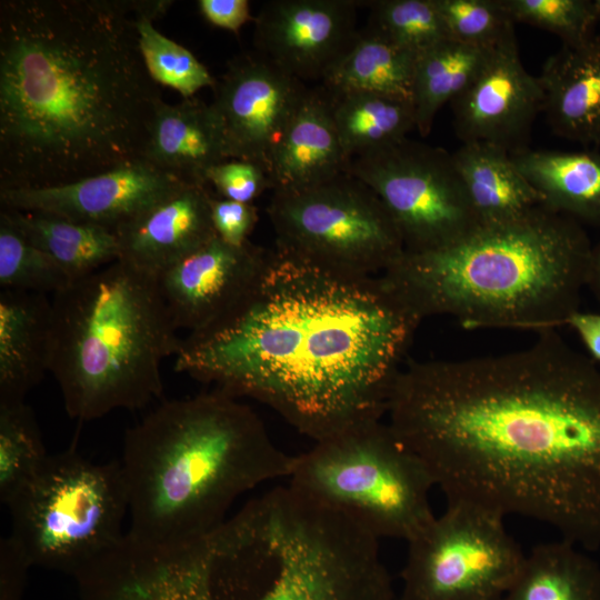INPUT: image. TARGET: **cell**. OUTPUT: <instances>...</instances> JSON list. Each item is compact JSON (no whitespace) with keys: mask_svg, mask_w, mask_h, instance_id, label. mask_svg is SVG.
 <instances>
[{"mask_svg":"<svg viewBox=\"0 0 600 600\" xmlns=\"http://www.w3.org/2000/svg\"><path fill=\"white\" fill-rule=\"evenodd\" d=\"M386 416L447 501L600 548V368L557 330L507 353L409 362Z\"/></svg>","mask_w":600,"mask_h":600,"instance_id":"6da1fadb","label":"cell"},{"mask_svg":"<svg viewBox=\"0 0 600 600\" xmlns=\"http://www.w3.org/2000/svg\"><path fill=\"white\" fill-rule=\"evenodd\" d=\"M212 89L210 104L227 158L254 161L270 171L272 152L307 87L253 51L231 59Z\"/></svg>","mask_w":600,"mask_h":600,"instance_id":"5bb4252c","label":"cell"},{"mask_svg":"<svg viewBox=\"0 0 600 600\" xmlns=\"http://www.w3.org/2000/svg\"><path fill=\"white\" fill-rule=\"evenodd\" d=\"M407 543L398 600H501L526 556L502 514L466 500Z\"/></svg>","mask_w":600,"mask_h":600,"instance_id":"8fae6325","label":"cell"},{"mask_svg":"<svg viewBox=\"0 0 600 600\" xmlns=\"http://www.w3.org/2000/svg\"><path fill=\"white\" fill-rule=\"evenodd\" d=\"M47 452L32 409L0 402V501L6 507L43 466Z\"/></svg>","mask_w":600,"mask_h":600,"instance_id":"4dcf8cb0","label":"cell"},{"mask_svg":"<svg viewBox=\"0 0 600 600\" xmlns=\"http://www.w3.org/2000/svg\"><path fill=\"white\" fill-rule=\"evenodd\" d=\"M267 213L277 247L339 274L380 276L404 251L382 201L349 172L308 188L273 190Z\"/></svg>","mask_w":600,"mask_h":600,"instance_id":"30bf717a","label":"cell"},{"mask_svg":"<svg viewBox=\"0 0 600 600\" xmlns=\"http://www.w3.org/2000/svg\"><path fill=\"white\" fill-rule=\"evenodd\" d=\"M353 0H273L253 18L254 51L303 82L321 80L354 39Z\"/></svg>","mask_w":600,"mask_h":600,"instance_id":"e0dca14e","label":"cell"},{"mask_svg":"<svg viewBox=\"0 0 600 600\" xmlns=\"http://www.w3.org/2000/svg\"><path fill=\"white\" fill-rule=\"evenodd\" d=\"M587 287L600 303V243L593 246Z\"/></svg>","mask_w":600,"mask_h":600,"instance_id":"ab89813d","label":"cell"},{"mask_svg":"<svg viewBox=\"0 0 600 600\" xmlns=\"http://www.w3.org/2000/svg\"><path fill=\"white\" fill-rule=\"evenodd\" d=\"M207 183L217 196L244 203H253L264 191L273 190L267 167L241 159H226L213 166L207 173Z\"/></svg>","mask_w":600,"mask_h":600,"instance_id":"d590c367","label":"cell"},{"mask_svg":"<svg viewBox=\"0 0 600 600\" xmlns=\"http://www.w3.org/2000/svg\"><path fill=\"white\" fill-rule=\"evenodd\" d=\"M22 234L70 277L83 278L119 259L114 232L57 216L1 208Z\"/></svg>","mask_w":600,"mask_h":600,"instance_id":"4316f807","label":"cell"},{"mask_svg":"<svg viewBox=\"0 0 600 600\" xmlns=\"http://www.w3.org/2000/svg\"><path fill=\"white\" fill-rule=\"evenodd\" d=\"M448 38L491 48L512 29L514 22L501 0H434Z\"/></svg>","mask_w":600,"mask_h":600,"instance_id":"e575fe53","label":"cell"},{"mask_svg":"<svg viewBox=\"0 0 600 600\" xmlns=\"http://www.w3.org/2000/svg\"><path fill=\"white\" fill-rule=\"evenodd\" d=\"M567 326L580 338L590 358L600 361V313L579 310L571 316Z\"/></svg>","mask_w":600,"mask_h":600,"instance_id":"f35d334b","label":"cell"},{"mask_svg":"<svg viewBox=\"0 0 600 600\" xmlns=\"http://www.w3.org/2000/svg\"><path fill=\"white\" fill-rule=\"evenodd\" d=\"M183 183L140 158L61 186L0 190V204L116 232Z\"/></svg>","mask_w":600,"mask_h":600,"instance_id":"2e32d148","label":"cell"},{"mask_svg":"<svg viewBox=\"0 0 600 600\" xmlns=\"http://www.w3.org/2000/svg\"><path fill=\"white\" fill-rule=\"evenodd\" d=\"M493 47L446 38L417 54L412 104L416 130L421 137L430 133L440 108L454 100L473 81Z\"/></svg>","mask_w":600,"mask_h":600,"instance_id":"83f0119b","label":"cell"},{"mask_svg":"<svg viewBox=\"0 0 600 600\" xmlns=\"http://www.w3.org/2000/svg\"><path fill=\"white\" fill-rule=\"evenodd\" d=\"M72 280L0 210V290L57 293Z\"/></svg>","mask_w":600,"mask_h":600,"instance_id":"1f68e13d","label":"cell"},{"mask_svg":"<svg viewBox=\"0 0 600 600\" xmlns=\"http://www.w3.org/2000/svg\"><path fill=\"white\" fill-rule=\"evenodd\" d=\"M49 372L79 422L140 409L163 391L161 362L180 351L157 274L117 261L52 296Z\"/></svg>","mask_w":600,"mask_h":600,"instance_id":"8992f818","label":"cell"},{"mask_svg":"<svg viewBox=\"0 0 600 600\" xmlns=\"http://www.w3.org/2000/svg\"><path fill=\"white\" fill-rule=\"evenodd\" d=\"M242 600H398L379 539L301 496L271 489L257 523Z\"/></svg>","mask_w":600,"mask_h":600,"instance_id":"52a82bcc","label":"cell"},{"mask_svg":"<svg viewBox=\"0 0 600 600\" xmlns=\"http://www.w3.org/2000/svg\"><path fill=\"white\" fill-rule=\"evenodd\" d=\"M514 23L533 26L558 36L564 46L596 37L600 0H501Z\"/></svg>","mask_w":600,"mask_h":600,"instance_id":"836d02e7","label":"cell"},{"mask_svg":"<svg viewBox=\"0 0 600 600\" xmlns=\"http://www.w3.org/2000/svg\"><path fill=\"white\" fill-rule=\"evenodd\" d=\"M172 3L171 0H140L136 18L138 44L151 79L188 99L206 87L213 88L216 79L191 51L153 27V21Z\"/></svg>","mask_w":600,"mask_h":600,"instance_id":"f546056e","label":"cell"},{"mask_svg":"<svg viewBox=\"0 0 600 600\" xmlns=\"http://www.w3.org/2000/svg\"><path fill=\"white\" fill-rule=\"evenodd\" d=\"M289 486L381 538L416 537L436 517L433 479L388 422L369 421L294 456Z\"/></svg>","mask_w":600,"mask_h":600,"instance_id":"ba28073f","label":"cell"},{"mask_svg":"<svg viewBox=\"0 0 600 600\" xmlns=\"http://www.w3.org/2000/svg\"><path fill=\"white\" fill-rule=\"evenodd\" d=\"M452 158L480 224L510 220L542 204L506 149L467 142Z\"/></svg>","mask_w":600,"mask_h":600,"instance_id":"cb8c5ba5","label":"cell"},{"mask_svg":"<svg viewBox=\"0 0 600 600\" xmlns=\"http://www.w3.org/2000/svg\"><path fill=\"white\" fill-rule=\"evenodd\" d=\"M201 16L212 26L232 32H238L249 20L248 0H199L197 1Z\"/></svg>","mask_w":600,"mask_h":600,"instance_id":"74e56055","label":"cell"},{"mask_svg":"<svg viewBox=\"0 0 600 600\" xmlns=\"http://www.w3.org/2000/svg\"><path fill=\"white\" fill-rule=\"evenodd\" d=\"M51 326L48 294L0 290V402L24 401L49 371Z\"/></svg>","mask_w":600,"mask_h":600,"instance_id":"7402d4cb","label":"cell"},{"mask_svg":"<svg viewBox=\"0 0 600 600\" xmlns=\"http://www.w3.org/2000/svg\"><path fill=\"white\" fill-rule=\"evenodd\" d=\"M348 172L384 204L406 252L447 247L480 222L452 153L408 138L350 160Z\"/></svg>","mask_w":600,"mask_h":600,"instance_id":"7c38bea8","label":"cell"},{"mask_svg":"<svg viewBox=\"0 0 600 600\" xmlns=\"http://www.w3.org/2000/svg\"><path fill=\"white\" fill-rule=\"evenodd\" d=\"M208 186L187 183L114 233L119 259L158 274L217 237Z\"/></svg>","mask_w":600,"mask_h":600,"instance_id":"ac0fdd59","label":"cell"},{"mask_svg":"<svg viewBox=\"0 0 600 600\" xmlns=\"http://www.w3.org/2000/svg\"><path fill=\"white\" fill-rule=\"evenodd\" d=\"M586 551L562 538L537 544L501 600H600V564Z\"/></svg>","mask_w":600,"mask_h":600,"instance_id":"484cf974","label":"cell"},{"mask_svg":"<svg viewBox=\"0 0 600 600\" xmlns=\"http://www.w3.org/2000/svg\"><path fill=\"white\" fill-rule=\"evenodd\" d=\"M511 157L542 204L581 224L600 226V153L524 148Z\"/></svg>","mask_w":600,"mask_h":600,"instance_id":"603a6c76","label":"cell"},{"mask_svg":"<svg viewBox=\"0 0 600 600\" xmlns=\"http://www.w3.org/2000/svg\"><path fill=\"white\" fill-rule=\"evenodd\" d=\"M349 163L328 91L307 88L271 156L273 190L322 183L348 172Z\"/></svg>","mask_w":600,"mask_h":600,"instance_id":"ffe728a7","label":"cell"},{"mask_svg":"<svg viewBox=\"0 0 600 600\" xmlns=\"http://www.w3.org/2000/svg\"><path fill=\"white\" fill-rule=\"evenodd\" d=\"M139 2L0 1V190L141 158L161 96L138 44Z\"/></svg>","mask_w":600,"mask_h":600,"instance_id":"3957f363","label":"cell"},{"mask_svg":"<svg viewBox=\"0 0 600 600\" xmlns=\"http://www.w3.org/2000/svg\"><path fill=\"white\" fill-rule=\"evenodd\" d=\"M368 27L416 56L448 38L434 0L370 1Z\"/></svg>","mask_w":600,"mask_h":600,"instance_id":"d6a6232c","label":"cell"},{"mask_svg":"<svg viewBox=\"0 0 600 600\" xmlns=\"http://www.w3.org/2000/svg\"><path fill=\"white\" fill-rule=\"evenodd\" d=\"M211 221L218 238L231 246H243L259 220L254 203L228 200L217 194L210 199Z\"/></svg>","mask_w":600,"mask_h":600,"instance_id":"8d00e7d4","label":"cell"},{"mask_svg":"<svg viewBox=\"0 0 600 600\" xmlns=\"http://www.w3.org/2000/svg\"><path fill=\"white\" fill-rule=\"evenodd\" d=\"M131 537L182 547L213 533L243 493L289 478L294 456L259 416L221 391L164 401L124 437Z\"/></svg>","mask_w":600,"mask_h":600,"instance_id":"5b68a950","label":"cell"},{"mask_svg":"<svg viewBox=\"0 0 600 600\" xmlns=\"http://www.w3.org/2000/svg\"><path fill=\"white\" fill-rule=\"evenodd\" d=\"M328 93L334 124L350 160L404 139L416 130L414 109L409 101L361 91Z\"/></svg>","mask_w":600,"mask_h":600,"instance_id":"f1b7e54d","label":"cell"},{"mask_svg":"<svg viewBox=\"0 0 600 600\" xmlns=\"http://www.w3.org/2000/svg\"><path fill=\"white\" fill-rule=\"evenodd\" d=\"M552 131L570 141L600 146V36L564 46L538 77Z\"/></svg>","mask_w":600,"mask_h":600,"instance_id":"44dd1931","label":"cell"},{"mask_svg":"<svg viewBox=\"0 0 600 600\" xmlns=\"http://www.w3.org/2000/svg\"><path fill=\"white\" fill-rule=\"evenodd\" d=\"M7 508L31 564L74 573L124 537L129 514L120 462L96 463L74 448L49 454Z\"/></svg>","mask_w":600,"mask_h":600,"instance_id":"9c48e42d","label":"cell"},{"mask_svg":"<svg viewBox=\"0 0 600 600\" xmlns=\"http://www.w3.org/2000/svg\"><path fill=\"white\" fill-rule=\"evenodd\" d=\"M268 249L231 246L214 237L157 274L159 289L182 340L207 338L246 306L261 277Z\"/></svg>","mask_w":600,"mask_h":600,"instance_id":"4fadbf2b","label":"cell"},{"mask_svg":"<svg viewBox=\"0 0 600 600\" xmlns=\"http://www.w3.org/2000/svg\"><path fill=\"white\" fill-rule=\"evenodd\" d=\"M141 158L183 182L208 186L207 173L226 156L211 104L192 97L156 104Z\"/></svg>","mask_w":600,"mask_h":600,"instance_id":"d6986e66","label":"cell"},{"mask_svg":"<svg viewBox=\"0 0 600 600\" xmlns=\"http://www.w3.org/2000/svg\"><path fill=\"white\" fill-rule=\"evenodd\" d=\"M592 250L580 222L539 204L447 247L403 251L380 277L420 321L449 316L468 329L540 333L580 310Z\"/></svg>","mask_w":600,"mask_h":600,"instance_id":"277c9868","label":"cell"},{"mask_svg":"<svg viewBox=\"0 0 600 600\" xmlns=\"http://www.w3.org/2000/svg\"><path fill=\"white\" fill-rule=\"evenodd\" d=\"M416 57L367 26L329 68L322 87L329 92H371L412 103Z\"/></svg>","mask_w":600,"mask_h":600,"instance_id":"d4e9b609","label":"cell"},{"mask_svg":"<svg viewBox=\"0 0 600 600\" xmlns=\"http://www.w3.org/2000/svg\"><path fill=\"white\" fill-rule=\"evenodd\" d=\"M420 322L380 276L331 272L276 246L242 310L182 340L174 369L264 403L316 442L387 414Z\"/></svg>","mask_w":600,"mask_h":600,"instance_id":"7a4b0ae2","label":"cell"},{"mask_svg":"<svg viewBox=\"0 0 600 600\" xmlns=\"http://www.w3.org/2000/svg\"><path fill=\"white\" fill-rule=\"evenodd\" d=\"M543 101L538 77L521 62L512 29L491 49L473 81L450 102L456 134L462 143L488 142L510 153L528 148Z\"/></svg>","mask_w":600,"mask_h":600,"instance_id":"9a60e30c","label":"cell"}]
</instances>
